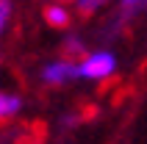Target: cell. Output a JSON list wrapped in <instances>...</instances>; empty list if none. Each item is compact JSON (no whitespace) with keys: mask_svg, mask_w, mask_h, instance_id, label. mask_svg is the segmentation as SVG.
I'll return each instance as SVG.
<instances>
[{"mask_svg":"<svg viewBox=\"0 0 147 144\" xmlns=\"http://www.w3.org/2000/svg\"><path fill=\"white\" fill-rule=\"evenodd\" d=\"M117 69V58L106 50H97V53H89V56L83 58L81 64H78V75L86 80H106L111 78Z\"/></svg>","mask_w":147,"mask_h":144,"instance_id":"6da1fadb","label":"cell"},{"mask_svg":"<svg viewBox=\"0 0 147 144\" xmlns=\"http://www.w3.org/2000/svg\"><path fill=\"white\" fill-rule=\"evenodd\" d=\"M42 78L47 80V83H67V80L78 78V64H72V61H56V64H47L45 72H42Z\"/></svg>","mask_w":147,"mask_h":144,"instance_id":"7a4b0ae2","label":"cell"},{"mask_svg":"<svg viewBox=\"0 0 147 144\" xmlns=\"http://www.w3.org/2000/svg\"><path fill=\"white\" fill-rule=\"evenodd\" d=\"M22 108V100L11 92H0V119H11Z\"/></svg>","mask_w":147,"mask_h":144,"instance_id":"3957f363","label":"cell"},{"mask_svg":"<svg viewBox=\"0 0 147 144\" xmlns=\"http://www.w3.org/2000/svg\"><path fill=\"white\" fill-rule=\"evenodd\" d=\"M45 20H47L50 25H56V28H64V25L69 22V14H67L61 6H50V8H45Z\"/></svg>","mask_w":147,"mask_h":144,"instance_id":"277c9868","label":"cell"},{"mask_svg":"<svg viewBox=\"0 0 147 144\" xmlns=\"http://www.w3.org/2000/svg\"><path fill=\"white\" fill-rule=\"evenodd\" d=\"M8 20H11V0H0V33L6 31Z\"/></svg>","mask_w":147,"mask_h":144,"instance_id":"5b68a950","label":"cell"},{"mask_svg":"<svg viewBox=\"0 0 147 144\" xmlns=\"http://www.w3.org/2000/svg\"><path fill=\"white\" fill-rule=\"evenodd\" d=\"M100 3H103V0H78V6H81L83 11H94Z\"/></svg>","mask_w":147,"mask_h":144,"instance_id":"8992f818","label":"cell"},{"mask_svg":"<svg viewBox=\"0 0 147 144\" xmlns=\"http://www.w3.org/2000/svg\"><path fill=\"white\" fill-rule=\"evenodd\" d=\"M125 3H128V6H133V3H142V0H125Z\"/></svg>","mask_w":147,"mask_h":144,"instance_id":"52a82bcc","label":"cell"}]
</instances>
